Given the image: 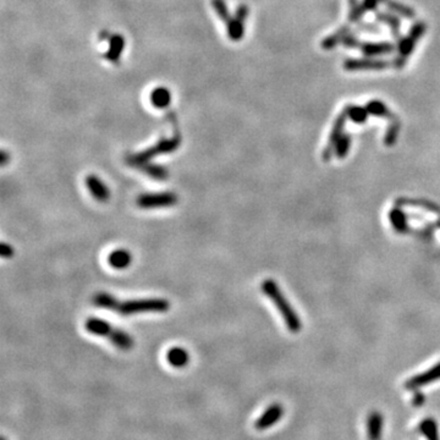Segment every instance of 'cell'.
<instances>
[{"mask_svg":"<svg viewBox=\"0 0 440 440\" xmlns=\"http://www.w3.org/2000/svg\"><path fill=\"white\" fill-rule=\"evenodd\" d=\"M212 5L214 7V9H215L218 16L223 21H224L227 25L229 22H230L231 20L234 19V17H231L230 14H229L228 7H227V4L224 3V0H212Z\"/></svg>","mask_w":440,"mask_h":440,"instance_id":"27","label":"cell"},{"mask_svg":"<svg viewBox=\"0 0 440 440\" xmlns=\"http://www.w3.org/2000/svg\"><path fill=\"white\" fill-rule=\"evenodd\" d=\"M376 17H378V19L381 21H383L384 23H387L388 26L391 27V31H393L395 37H397V36H399V29H400V26H401V22H400V20H397L396 17L393 16V15H390L389 13H379V14H376Z\"/></svg>","mask_w":440,"mask_h":440,"instance_id":"25","label":"cell"},{"mask_svg":"<svg viewBox=\"0 0 440 440\" xmlns=\"http://www.w3.org/2000/svg\"><path fill=\"white\" fill-rule=\"evenodd\" d=\"M180 142H181V137H180V135L175 134L173 138H170V140H167V138H163V140L159 141L158 143L154 144V146H152L150 148L142 150V152L136 153V154L131 155L128 159L129 164L131 165V167H136L138 164H142V163H147L149 162L150 159L154 158V156L159 155V154H168V153H173L174 150H176L179 148Z\"/></svg>","mask_w":440,"mask_h":440,"instance_id":"4","label":"cell"},{"mask_svg":"<svg viewBox=\"0 0 440 440\" xmlns=\"http://www.w3.org/2000/svg\"><path fill=\"white\" fill-rule=\"evenodd\" d=\"M350 5H351V10H350V20L358 21L361 19V16H362L364 11H366L364 10L363 4H360L357 0H351V2H350Z\"/></svg>","mask_w":440,"mask_h":440,"instance_id":"30","label":"cell"},{"mask_svg":"<svg viewBox=\"0 0 440 440\" xmlns=\"http://www.w3.org/2000/svg\"><path fill=\"white\" fill-rule=\"evenodd\" d=\"M383 428H384V417L381 412H370L367 420V433L369 440H381L383 436Z\"/></svg>","mask_w":440,"mask_h":440,"instance_id":"13","label":"cell"},{"mask_svg":"<svg viewBox=\"0 0 440 440\" xmlns=\"http://www.w3.org/2000/svg\"><path fill=\"white\" fill-rule=\"evenodd\" d=\"M3 156H2V165L3 167H4L5 164H7V162H8V159H9V156H8V154H7V152H3V154H2Z\"/></svg>","mask_w":440,"mask_h":440,"instance_id":"35","label":"cell"},{"mask_svg":"<svg viewBox=\"0 0 440 440\" xmlns=\"http://www.w3.org/2000/svg\"><path fill=\"white\" fill-rule=\"evenodd\" d=\"M84 183H86V187L89 191V194L92 195V197L96 201L104 203L110 198V190L105 185L103 180L97 175L91 174L87 175L86 179H84Z\"/></svg>","mask_w":440,"mask_h":440,"instance_id":"7","label":"cell"},{"mask_svg":"<svg viewBox=\"0 0 440 440\" xmlns=\"http://www.w3.org/2000/svg\"><path fill=\"white\" fill-rule=\"evenodd\" d=\"M132 262V255L129 249L126 248H117L110 252L108 256V263L111 268L117 270L126 269L130 267Z\"/></svg>","mask_w":440,"mask_h":440,"instance_id":"12","label":"cell"},{"mask_svg":"<svg viewBox=\"0 0 440 440\" xmlns=\"http://www.w3.org/2000/svg\"><path fill=\"white\" fill-rule=\"evenodd\" d=\"M135 168L140 169L142 173L148 175V176H150L152 179H154V180L163 181V180L168 179V175H169L168 170L165 168L161 167V165L149 164V162H147V163H142V164H138Z\"/></svg>","mask_w":440,"mask_h":440,"instance_id":"15","label":"cell"},{"mask_svg":"<svg viewBox=\"0 0 440 440\" xmlns=\"http://www.w3.org/2000/svg\"><path fill=\"white\" fill-rule=\"evenodd\" d=\"M418 428L427 440H440L438 423L433 417H427L422 420Z\"/></svg>","mask_w":440,"mask_h":440,"instance_id":"17","label":"cell"},{"mask_svg":"<svg viewBox=\"0 0 440 440\" xmlns=\"http://www.w3.org/2000/svg\"><path fill=\"white\" fill-rule=\"evenodd\" d=\"M387 5L391 11H394V13L396 14H400L403 17H408V19H411V17L415 16V11L412 10V9H410L408 7H406V5L403 4H400V3L397 2H394V0L388 2Z\"/></svg>","mask_w":440,"mask_h":440,"instance_id":"26","label":"cell"},{"mask_svg":"<svg viewBox=\"0 0 440 440\" xmlns=\"http://www.w3.org/2000/svg\"><path fill=\"white\" fill-rule=\"evenodd\" d=\"M150 101L154 107L156 108H164L170 103V92L168 91L164 87H159L153 91L152 96H150Z\"/></svg>","mask_w":440,"mask_h":440,"instance_id":"20","label":"cell"},{"mask_svg":"<svg viewBox=\"0 0 440 440\" xmlns=\"http://www.w3.org/2000/svg\"><path fill=\"white\" fill-rule=\"evenodd\" d=\"M388 66V61L378 59H349L343 62V68L348 71L384 70Z\"/></svg>","mask_w":440,"mask_h":440,"instance_id":"9","label":"cell"},{"mask_svg":"<svg viewBox=\"0 0 440 440\" xmlns=\"http://www.w3.org/2000/svg\"><path fill=\"white\" fill-rule=\"evenodd\" d=\"M389 219H390L395 230L399 231V233H405L407 230V220H406L405 214L399 208H394L393 210H390Z\"/></svg>","mask_w":440,"mask_h":440,"instance_id":"19","label":"cell"},{"mask_svg":"<svg viewBox=\"0 0 440 440\" xmlns=\"http://www.w3.org/2000/svg\"><path fill=\"white\" fill-rule=\"evenodd\" d=\"M395 49L393 44L387 43V42H382V43H364L361 46V50L369 56L375 55H384V54L391 53Z\"/></svg>","mask_w":440,"mask_h":440,"instance_id":"16","label":"cell"},{"mask_svg":"<svg viewBox=\"0 0 440 440\" xmlns=\"http://www.w3.org/2000/svg\"><path fill=\"white\" fill-rule=\"evenodd\" d=\"M376 3H378V0H364L362 3L364 10H374L376 7Z\"/></svg>","mask_w":440,"mask_h":440,"instance_id":"34","label":"cell"},{"mask_svg":"<svg viewBox=\"0 0 440 440\" xmlns=\"http://www.w3.org/2000/svg\"><path fill=\"white\" fill-rule=\"evenodd\" d=\"M346 36H348V29L346 28H341L340 31H337L334 33V35L329 36L328 38H325L323 42H322V47L324 48V49L329 50L331 48L336 47L337 44L340 43V42H342L343 39H345Z\"/></svg>","mask_w":440,"mask_h":440,"instance_id":"22","label":"cell"},{"mask_svg":"<svg viewBox=\"0 0 440 440\" xmlns=\"http://www.w3.org/2000/svg\"><path fill=\"white\" fill-rule=\"evenodd\" d=\"M0 255L3 258H11L14 256L13 246L8 245V243H2V248H0Z\"/></svg>","mask_w":440,"mask_h":440,"instance_id":"31","label":"cell"},{"mask_svg":"<svg viewBox=\"0 0 440 440\" xmlns=\"http://www.w3.org/2000/svg\"><path fill=\"white\" fill-rule=\"evenodd\" d=\"M284 415V408L280 403H273L268 407L263 415L256 421L255 427L257 430H266L268 428L273 427L279 422L280 418Z\"/></svg>","mask_w":440,"mask_h":440,"instance_id":"8","label":"cell"},{"mask_svg":"<svg viewBox=\"0 0 440 440\" xmlns=\"http://www.w3.org/2000/svg\"><path fill=\"white\" fill-rule=\"evenodd\" d=\"M93 303L99 308L110 309L120 316H134L138 313H163L170 308L168 300L162 297L136 298V300L120 301L108 294V292H97L93 296Z\"/></svg>","mask_w":440,"mask_h":440,"instance_id":"1","label":"cell"},{"mask_svg":"<svg viewBox=\"0 0 440 440\" xmlns=\"http://www.w3.org/2000/svg\"><path fill=\"white\" fill-rule=\"evenodd\" d=\"M345 111L348 114V117L357 123L364 122L368 116V110L361 107H349Z\"/></svg>","mask_w":440,"mask_h":440,"instance_id":"23","label":"cell"},{"mask_svg":"<svg viewBox=\"0 0 440 440\" xmlns=\"http://www.w3.org/2000/svg\"><path fill=\"white\" fill-rule=\"evenodd\" d=\"M84 329L92 335H97L109 339L110 342L122 351H129L134 348L135 341L129 333L113 327L109 322L102 318L89 317L84 322Z\"/></svg>","mask_w":440,"mask_h":440,"instance_id":"2","label":"cell"},{"mask_svg":"<svg viewBox=\"0 0 440 440\" xmlns=\"http://www.w3.org/2000/svg\"><path fill=\"white\" fill-rule=\"evenodd\" d=\"M179 202L176 194L170 191L156 192V194H142L137 197L136 204L141 209H159V208L173 207Z\"/></svg>","mask_w":440,"mask_h":440,"instance_id":"5","label":"cell"},{"mask_svg":"<svg viewBox=\"0 0 440 440\" xmlns=\"http://www.w3.org/2000/svg\"><path fill=\"white\" fill-rule=\"evenodd\" d=\"M228 33L229 37L233 41H240L243 36V22L237 17H234L230 22L228 23Z\"/></svg>","mask_w":440,"mask_h":440,"instance_id":"21","label":"cell"},{"mask_svg":"<svg viewBox=\"0 0 440 440\" xmlns=\"http://www.w3.org/2000/svg\"><path fill=\"white\" fill-rule=\"evenodd\" d=\"M123 46H125V41H123L122 36H114V37H111L109 52L107 53L105 58L110 60V61H117L122 53Z\"/></svg>","mask_w":440,"mask_h":440,"instance_id":"18","label":"cell"},{"mask_svg":"<svg viewBox=\"0 0 440 440\" xmlns=\"http://www.w3.org/2000/svg\"><path fill=\"white\" fill-rule=\"evenodd\" d=\"M440 379V362L436 363L435 366L432 367L430 369L426 370L422 374H417L412 378H410L407 382L405 383V387L408 390H416V389L424 387V385L430 384L435 381Z\"/></svg>","mask_w":440,"mask_h":440,"instance_id":"10","label":"cell"},{"mask_svg":"<svg viewBox=\"0 0 440 440\" xmlns=\"http://www.w3.org/2000/svg\"><path fill=\"white\" fill-rule=\"evenodd\" d=\"M424 400H426V397H424V395L421 393V391H416L414 397H412V403H414L415 406H422L424 403Z\"/></svg>","mask_w":440,"mask_h":440,"instance_id":"32","label":"cell"},{"mask_svg":"<svg viewBox=\"0 0 440 440\" xmlns=\"http://www.w3.org/2000/svg\"><path fill=\"white\" fill-rule=\"evenodd\" d=\"M424 32H426V25H424L423 22H418L416 23V25L412 27L411 32L408 33L407 37H405L402 39V42L400 43L399 47V58L396 60V65L397 68H401L403 65V62L406 61V58L414 52V48L416 44H417L418 39H420L422 36L424 35Z\"/></svg>","mask_w":440,"mask_h":440,"instance_id":"6","label":"cell"},{"mask_svg":"<svg viewBox=\"0 0 440 440\" xmlns=\"http://www.w3.org/2000/svg\"><path fill=\"white\" fill-rule=\"evenodd\" d=\"M247 15H248V9H247V7H243L242 5V7H240L239 10L236 11V15H235V17H237V19L241 20L243 22V20H246Z\"/></svg>","mask_w":440,"mask_h":440,"instance_id":"33","label":"cell"},{"mask_svg":"<svg viewBox=\"0 0 440 440\" xmlns=\"http://www.w3.org/2000/svg\"><path fill=\"white\" fill-rule=\"evenodd\" d=\"M2 440H7V439H5V438H3V439H2Z\"/></svg>","mask_w":440,"mask_h":440,"instance_id":"36","label":"cell"},{"mask_svg":"<svg viewBox=\"0 0 440 440\" xmlns=\"http://www.w3.org/2000/svg\"><path fill=\"white\" fill-rule=\"evenodd\" d=\"M346 117H348V114H346V111H343L341 115H339V117L335 120V122H334L329 141H328L327 147H325L323 152L324 161H329L331 153H333V147L336 146L337 141H339L340 137L342 136V130H343V125H345L346 122Z\"/></svg>","mask_w":440,"mask_h":440,"instance_id":"11","label":"cell"},{"mask_svg":"<svg viewBox=\"0 0 440 440\" xmlns=\"http://www.w3.org/2000/svg\"><path fill=\"white\" fill-rule=\"evenodd\" d=\"M367 110H368V113L373 114V115L375 116H381V117H388L390 116V111L388 110L387 105L384 103H382V102L379 101H372L369 102L368 105H367Z\"/></svg>","mask_w":440,"mask_h":440,"instance_id":"24","label":"cell"},{"mask_svg":"<svg viewBox=\"0 0 440 440\" xmlns=\"http://www.w3.org/2000/svg\"><path fill=\"white\" fill-rule=\"evenodd\" d=\"M399 132H400V123L397 121L391 123V125L389 126L387 134H385V144L391 146V144L396 141L397 136H399Z\"/></svg>","mask_w":440,"mask_h":440,"instance_id":"29","label":"cell"},{"mask_svg":"<svg viewBox=\"0 0 440 440\" xmlns=\"http://www.w3.org/2000/svg\"><path fill=\"white\" fill-rule=\"evenodd\" d=\"M350 146H351V137H350L349 135H342L335 146L336 154L340 159L345 158V155L348 154L350 149Z\"/></svg>","mask_w":440,"mask_h":440,"instance_id":"28","label":"cell"},{"mask_svg":"<svg viewBox=\"0 0 440 440\" xmlns=\"http://www.w3.org/2000/svg\"><path fill=\"white\" fill-rule=\"evenodd\" d=\"M262 291L266 296L269 298L270 301L274 303V306L278 308V311L281 317L284 318L286 327L288 329L292 331V333H297L301 329V321L298 318V316L295 312V309L292 308L289 303V301L286 300V297L282 295V292L280 291L278 284L272 279H267L262 282L261 285Z\"/></svg>","mask_w":440,"mask_h":440,"instance_id":"3","label":"cell"},{"mask_svg":"<svg viewBox=\"0 0 440 440\" xmlns=\"http://www.w3.org/2000/svg\"><path fill=\"white\" fill-rule=\"evenodd\" d=\"M167 360L168 363L175 368H183L190 362V355L187 350L180 348V346H174V348L169 349Z\"/></svg>","mask_w":440,"mask_h":440,"instance_id":"14","label":"cell"}]
</instances>
